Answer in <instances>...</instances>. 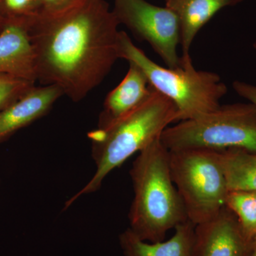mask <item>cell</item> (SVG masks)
<instances>
[{
  "label": "cell",
  "mask_w": 256,
  "mask_h": 256,
  "mask_svg": "<svg viewBox=\"0 0 256 256\" xmlns=\"http://www.w3.org/2000/svg\"><path fill=\"white\" fill-rule=\"evenodd\" d=\"M119 25L105 0H78L30 18L36 80L60 87L74 102L82 100L120 58Z\"/></svg>",
  "instance_id": "6da1fadb"
},
{
  "label": "cell",
  "mask_w": 256,
  "mask_h": 256,
  "mask_svg": "<svg viewBox=\"0 0 256 256\" xmlns=\"http://www.w3.org/2000/svg\"><path fill=\"white\" fill-rule=\"evenodd\" d=\"M130 173L134 197L129 228L144 242L164 240L169 230L188 220L172 178L170 151L160 138L138 153Z\"/></svg>",
  "instance_id": "7a4b0ae2"
},
{
  "label": "cell",
  "mask_w": 256,
  "mask_h": 256,
  "mask_svg": "<svg viewBox=\"0 0 256 256\" xmlns=\"http://www.w3.org/2000/svg\"><path fill=\"white\" fill-rule=\"evenodd\" d=\"M175 122H178V114L174 104L154 89L150 97L136 109L89 133L95 173L66 203L65 208L79 197L99 190L111 172L160 138L164 130Z\"/></svg>",
  "instance_id": "3957f363"
},
{
  "label": "cell",
  "mask_w": 256,
  "mask_h": 256,
  "mask_svg": "<svg viewBox=\"0 0 256 256\" xmlns=\"http://www.w3.org/2000/svg\"><path fill=\"white\" fill-rule=\"evenodd\" d=\"M119 56L136 64L151 86L172 102L178 110V122L197 118L216 110L228 92L218 74L196 70L191 57H181L178 68L158 65L136 46L124 31L120 32Z\"/></svg>",
  "instance_id": "277c9868"
},
{
  "label": "cell",
  "mask_w": 256,
  "mask_h": 256,
  "mask_svg": "<svg viewBox=\"0 0 256 256\" xmlns=\"http://www.w3.org/2000/svg\"><path fill=\"white\" fill-rule=\"evenodd\" d=\"M160 140L169 151L240 148L256 152V107L249 102L220 105L202 117L169 126Z\"/></svg>",
  "instance_id": "5b68a950"
},
{
  "label": "cell",
  "mask_w": 256,
  "mask_h": 256,
  "mask_svg": "<svg viewBox=\"0 0 256 256\" xmlns=\"http://www.w3.org/2000/svg\"><path fill=\"white\" fill-rule=\"evenodd\" d=\"M172 178L194 225L208 222L226 206L229 192L220 151H170Z\"/></svg>",
  "instance_id": "8992f818"
},
{
  "label": "cell",
  "mask_w": 256,
  "mask_h": 256,
  "mask_svg": "<svg viewBox=\"0 0 256 256\" xmlns=\"http://www.w3.org/2000/svg\"><path fill=\"white\" fill-rule=\"evenodd\" d=\"M112 10L120 24L148 42L166 66L175 68L181 66L178 54L180 24L171 10L146 0H114Z\"/></svg>",
  "instance_id": "52a82bcc"
},
{
  "label": "cell",
  "mask_w": 256,
  "mask_h": 256,
  "mask_svg": "<svg viewBox=\"0 0 256 256\" xmlns=\"http://www.w3.org/2000/svg\"><path fill=\"white\" fill-rule=\"evenodd\" d=\"M254 244L225 206L212 220L195 226L192 256H252Z\"/></svg>",
  "instance_id": "ba28073f"
},
{
  "label": "cell",
  "mask_w": 256,
  "mask_h": 256,
  "mask_svg": "<svg viewBox=\"0 0 256 256\" xmlns=\"http://www.w3.org/2000/svg\"><path fill=\"white\" fill-rule=\"evenodd\" d=\"M28 20H6L0 33V73L36 82L34 54L28 28Z\"/></svg>",
  "instance_id": "9c48e42d"
},
{
  "label": "cell",
  "mask_w": 256,
  "mask_h": 256,
  "mask_svg": "<svg viewBox=\"0 0 256 256\" xmlns=\"http://www.w3.org/2000/svg\"><path fill=\"white\" fill-rule=\"evenodd\" d=\"M62 96V89L56 86H34L18 100L0 110V143L45 116Z\"/></svg>",
  "instance_id": "30bf717a"
},
{
  "label": "cell",
  "mask_w": 256,
  "mask_h": 256,
  "mask_svg": "<svg viewBox=\"0 0 256 256\" xmlns=\"http://www.w3.org/2000/svg\"><path fill=\"white\" fill-rule=\"evenodd\" d=\"M153 90L142 70L129 62L126 76L106 97L98 128L105 127L136 109L150 97Z\"/></svg>",
  "instance_id": "8fae6325"
},
{
  "label": "cell",
  "mask_w": 256,
  "mask_h": 256,
  "mask_svg": "<svg viewBox=\"0 0 256 256\" xmlns=\"http://www.w3.org/2000/svg\"><path fill=\"white\" fill-rule=\"evenodd\" d=\"M242 0H165V6L178 16L182 58L190 57V48L198 32L220 10L236 6Z\"/></svg>",
  "instance_id": "7c38bea8"
},
{
  "label": "cell",
  "mask_w": 256,
  "mask_h": 256,
  "mask_svg": "<svg viewBox=\"0 0 256 256\" xmlns=\"http://www.w3.org/2000/svg\"><path fill=\"white\" fill-rule=\"evenodd\" d=\"M194 228L188 220L174 228L171 238L156 242H144L128 228L120 235V246L124 256H192Z\"/></svg>",
  "instance_id": "4fadbf2b"
},
{
  "label": "cell",
  "mask_w": 256,
  "mask_h": 256,
  "mask_svg": "<svg viewBox=\"0 0 256 256\" xmlns=\"http://www.w3.org/2000/svg\"><path fill=\"white\" fill-rule=\"evenodd\" d=\"M220 152L229 192H256V152L230 148Z\"/></svg>",
  "instance_id": "5bb4252c"
},
{
  "label": "cell",
  "mask_w": 256,
  "mask_h": 256,
  "mask_svg": "<svg viewBox=\"0 0 256 256\" xmlns=\"http://www.w3.org/2000/svg\"><path fill=\"white\" fill-rule=\"evenodd\" d=\"M226 206L236 216L244 234L256 240V192L230 191Z\"/></svg>",
  "instance_id": "9a60e30c"
},
{
  "label": "cell",
  "mask_w": 256,
  "mask_h": 256,
  "mask_svg": "<svg viewBox=\"0 0 256 256\" xmlns=\"http://www.w3.org/2000/svg\"><path fill=\"white\" fill-rule=\"evenodd\" d=\"M34 84L10 74L0 73V110L20 98Z\"/></svg>",
  "instance_id": "2e32d148"
},
{
  "label": "cell",
  "mask_w": 256,
  "mask_h": 256,
  "mask_svg": "<svg viewBox=\"0 0 256 256\" xmlns=\"http://www.w3.org/2000/svg\"><path fill=\"white\" fill-rule=\"evenodd\" d=\"M41 12L40 0H0V14L6 20H30Z\"/></svg>",
  "instance_id": "e0dca14e"
},
{
  "label": "cell",
  "mask_w": 256,
  "mask_h": 256,
  "mask_svg": "<svg viewBox=\"0 0 256 256\" xmlns=\"http://www.w3.org/2000/svg\"><path fill=\"white\" fill-rule=\"evenodd\" d=\"M232 86L239 96L256 107V86L240 80H235Z\"/></svg>",
  "instance_id": "ac0fdd59"
},
{
  "label": "cell",
  "mask_w": 256,
  "mask_h": 256,
  "mask_svg": "<svg viewBox=\"0 0 256 256\" xmlns=\"http://www.w3.org/2000/svg\"><path fill=\"white\" fill-rule=\"evenodd\" d=\"M78 0H40L42 12L54 13L75 4Z\"/></svg>",
  "instance_id": "d6986e66"
},
{
  "label": "cell",
  "mask_w": 256,
  "mask_h": 256,
  "mask_svg": "<svg viewBox=\"0 0 256 256\" xmlns=\"http://www.w3.org/2000/svg\"><path fill=\"white\" fill-rule=\"evenodd\" d=\"M6 20L2 16L1 14H0V33L2 32V30H4L5 25H6Z\"/></svg>",
  "instance_id": "ffe728a7"
},
{
  "label": "cell",
  "mask_w": 256,
  "mask_h": 256,
  "mask_svg": "<svg viewBox=\"0 0 256 256\" xmlns=\"http://www.w3.org/2000/svg\"><path fill=\"white\" fill-rule=\"evenodd\" d=\"M252 256H256V240L255 242V244H254V250H252Z\"/></svg>",
  "instance_id": "44dd1931"
},
{
  "label": "cell",
  "mask_w": 256,
  "mask_h": 256,
  "mask_svg": "<svg viewBox=\"0 0 256 256\" xmlns=\"http://www.w3.org/2000/svg\"><path fill=\"white\" fill-rule=\"evenodd\" d=\"M252 46H254V50H255L256 52V38L255 42H254V45H252Z\"/></svg>",
  "instance_id": "7402d4cb"
}]
</instances>
